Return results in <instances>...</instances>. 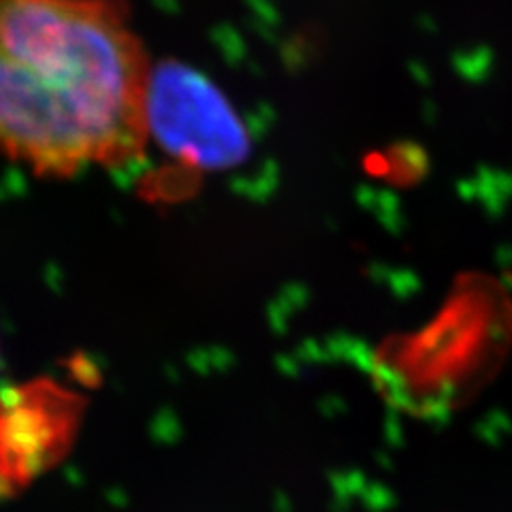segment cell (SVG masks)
Returning <instances> with one entry per match:
<instances>
[{
	"label": "cell",
	"mask_w": 512,
	"mask_h": 512,
	"mask_svg": "<svg viewBox=\"0 0 512 512\" xmlns=\"http://www.w3.org/2000/svg\"><path fill=\"white\" fill-rule=\"evenodd\" d=\"M150 75L120 0H0V154L50 178L133 165Z\"/></svg>",
	"instance_id": "6da1fadb"
},
{
	"label": "cell",
	"mask_w": 512,
	"mask_h": 512,
	"mask_svg": "<svg viewBox=\"0 0 512 512\" xmlns=\"http://www.w3.org/2000/svg\"><path fill=\"white\" fill-rule=\"evenodd\" d=\"M148 135L188 169L222 171L248 156V135L222 92L195 69L160 62L150 75Z\"/></svg>",
	"instance_id": "7a4b0ae2"
},
{
	"label": "cell",
	"mask_w": 512,
	"mask_h": 512,
	"mask_svg": "<svg viewBox=\"0 0 512 512\" xmlns=\"http://www.w3.org/2000/svg\"><path fill=\"white\" fill-rule=\"evenodd\" d=\"M79 399L50 380L0 389V493L18 491L67 453Z\"/></svg>",
	"instance_id": "3957f363"
}]
</instances>
